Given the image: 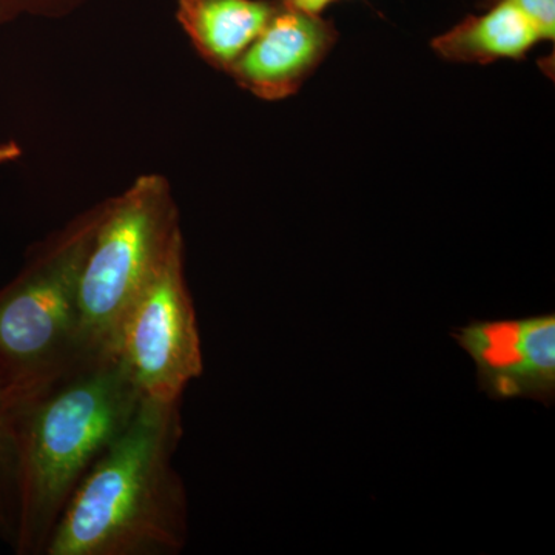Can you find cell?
<instances>
[{
	"label": "cell",
	"mask_w": 555,
	"mask_h": 555,
	"mask_svg": "<svg viewBox=\"0 0 555 555\" xmlns=\"http://www.w3.org/2000/svg\"><path fill=\"white\" fill-rule=\"evenodd\" d=\"M20 511V452L13 404L0 385V539L13 545Z\"/></svg>",
	"instance_id": "30bf717a"
},
{
	"label": "cell",
	"mask_w": 555,
	"mask_h": 555,
	"mask_svg": "<svg viewBox=\"0 0 555 555\" xmlns=\"http://www.w3.org/2000/svg\"><path fill=\"white\" fill-rule=\"evenodd\" d=\"M181 400L141 398L118 438L69 496L43 555H177L189 500L173 459Z\"/></svg>",
	"instance_id": "6da1fadb"
},
{
	"label": "cell",
	"mask_w": 555,
	"mask_h": 555,
	"mask_svg": "<svg viewBox=\"0 0 555 555\" xmlns=\"http://www.w3.org/2000/svg\"><path fill=\"white\" fill-rule=\"evenodd\" d=\"M297 9L309 14H320L321 11L331 5L334 0H291Z\"/></svg>",
	"instance_id": "5bb4252c"
},
{
	"label": "cell",
	"mask_w": 555,
	"mask_h": 555,
	"mask_svg": "<svg viewBox=\"0 0 555 555\" xmlns=\"http://www.w3.org/2000/svg\"><path fill=\"white\" fill-rule=\"evenodd\" d=\"M535 25L542 39H554L555 0H513Z\"/></svg>",
	"instance_id": "8fae6325"
},
{
	"label": "cell",
	"mask_w": 555,
	"mask_h": 555,
	"mask_svg": "<svg viewBox=\"0 0 555 555\" xmlns=\"http://www.w3.org/2000/svg\"><path fill=\"white\" fill-rule=\"evenodd\" d=\"M455 341L473 358L478 385L496 400L555 396L554 313L518 320L473 321L455 328Z\"/></svg>",
	"instance_id": "8992f818"
},
{
	"label": "cell",
	"mask_w": 555,
	"mask_h": 555,
	"mask_svg": "<svg viewBox=\"0 0 555 555\" xmlns=\"http://www.w3.org/2000/svg\"><path fill=\"white\" fill-rule=\"evenodd\" d=\"M275 10L276 3L264 0H178V21L211 64L230 68Z\"/></svg>",
	"instance_id": "ba28073f"
},
{
	"label": "cell",
	"mask_w": 555,
	"mask_h": 555,
	"mask_svg": "<svg viewBox=\"0 0 555 555\" xmlns=\"http://www.w3.org/2000/svg\"><path fill=\"white\" fill-rule=\"evenodd\" d=\"M179 230L164 182L138 179L102 208L78 287L79 327L90 357L112 352L127 310Z\"/></svg>",
	"instance_id": "277c9868"
},
{
	"label": "cell",
	"mask_w": 555,
	"mask_h": 555,
	"mask_svg": "<svg viewBox=\"0 0 555 555\" xmlns=\"http://www.w3.org/2000/svg\"><path fill=\"white\" fill-rule=\"evenodd\" d=\"M22 155L20 145L14 141H0V167L7 166V164L13 163Z\"/></svg>",
	"instance_id": "4fadbf2b"
},
{
	"label": "cell",
	"mask_w": 555,
	"mask_h": 555,
	"mask_svg": "<svg viewBox=\"0 0 555 555\" xmlns=\"http://www.w3.org/2000/svg\"><path fill=\"white\" fill-rule=\"evenodd\" d=\"M335 39L328 22L283 0L261 35L229 69L251 93L281 100L301 87Z\"/></svg>",
	"instance_id": "52a82bcc"
},
{
	"label": "cell",
	"mask_w": 555,
	"mask_h": 555,
	"mask_svg": "<svg viewBox=\"0 0 555 555\" xmlns=\"http://www.w3.org/2000/svg\"><path fill=\"white\" fill-rule=\"evenodd\" d=\"M542 39L531 20L513 0H500L485 16L467 17L434 40L440 56L456 62L517 60Z\"/></svg>",
	"instance_id": "9c48e42d"
},
{
	"label": "cell",
	"mask_w": 555,
	"mask_h": 555,
	"mask_svg": "<svg viewBox=\"0 0 555 555\" xmlns=\"http://www.w3.org/2000/svg\"><path fill=\"white\" fill-rule=\"evenodd\" d=\"M35 0H0V21L9 20L13 14L30 7Z\"/></svg>",
	"instance_id": "7c38bea8"
},
{
	"label": "cell",
	"mask_w": 555,
	"mask_h": 555,
	"mask_svg": "<svg viewBox=\"0 0 555 555\" xmlns=\"http://www.w3.org/2000/svg\"><path fill=\"white\" fill-rule=\"evenodd\" d=\"M141 398L118 358L107 352L13 404L20 452L17 554L46 553L69 496L129 425Z\"/></svg>",
	"instance_id": "7a4b0ae2"
},
{
	"label": "cell",
	"mask_w": 555,
	"mask_h": 555,
	"mask_svg": "<svg viewBox=\"0 0 555 555\" xmlns=\"http://www.w3.org/2000/svg\"><path fill=\"white\" fill-rule=\"evenodd\" d=\"M102 208L43 244L0 288V385L11 404L94 358L80 338L78 287Z\"/></svg>",
	"instance_id": "3957f363"
},
{
	"label": "cell",
	"mask_w": 555,
	"mask_h": 555,
	"mask_svg": "<svg viewBox=\"0 0 555 555\" xmlns=\"http://www.w3.org/2000/svg\"><path fill=\"white\" fill-rule=\"evenodd\" d=\"M112 352L142 398L181 400L203 375V345L179 230L120 321Z\"/></svg>",
	"instance_id": "5b68a950"
}]
</instances>
